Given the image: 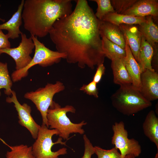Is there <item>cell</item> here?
I'll return each instance as SVG.
<instances>
[{
	"label": "cell",
	"instance_id": "cell-15",
	"mask_svg": "<svg viewBox=\"0 0 158 158\" xmlns=\"http://www.w3.org/2000/svg\"><path fill=\"white\" fill-rule=\"evenodd\" d=\"M99 32L101 37L104 36L121 48L125 49V40L119 26L101 20Z\"/></svg>",
	"mask_w": 158,
	"mask_h": 158
},
{
	"label": "cell",
	"instance_id": "cell-27",
	"mask_svg": "<svg viewBox=\"0 0 158 158\" xmlns=\"http://www.w3.org/2000/svg\"><path fill=\"white\" fill-rule=\"evenodd\" d=\"M138 0H111V4L116 13L122 14L130 8Z\"/></svg>",
	"mask_w": 158,
	"mask_h": 158
},
{
	"label": "cell",
	"instance_id": "cell-10",
	"mask_svg": "<svg viewBox=\"0 0 158 158\" xmlns=\"http://www.w3.org/2000/svg\"><path fill=\"white\" fill-rule=\"evenodd\" d=\"M11 96V97L9 96L6 97V102L14 104V106L18 113L19 124L27 128L32 138L36 139L41 126L35 122L32 116L31 107L25 103L21 104L18 101L16 93L14 91H12Z\"/></svg>",
	"mask_w": 158,
	"mask_h": 158
},
{
	"label": "cell",
	"instance_id": "cell-11",
	"mask_svg": "<svg viewBox=\"0 0 158 158\" xmlns=\"http://www.w3.org/2000/svg\"><path fill=\"white\" fill-rule=\"evenodd\" d=\"M139 91L147 100L151 102L158 98V73L154 70L145 69L140 76Z\"/></svg>",
	"mask_w": 158,
	"mask_h": 158
},
{
	"label": "cell",
	"instance_id": "cell-30",
	"mask_svg": "<svg viewBox=\"0 0 158 158\" xmlns=\"http://www.w3.org/2000/svg\"><path fill=\"white\" fill-rule=\"evenodd\" d=\"M105 70V68L103 64H101L98 66L92 81L97 84L98 83L101 81L102 76L104 74Z\"/></svg>",
	"mask_w": 158,
	"mask_h": 158
},
{
	"label": "cell",
	"instance_id": "cell-8",
	"mask_svg": "<svg viewBox=\"0 0 158 158\" xmlns=\"http://www.w3.org/2000/svg\"><path fill=\"white\" fill-rule=\"evenodd\" d=\"M113 135L111 143L118 150L121 158H135L141 152L139 142L134 138L129 139L127 131L123 121L115 122L112 126Z\"/></svg>",
	"mask_w": 158,
	"mask_h": 158
},
{
	"label": "cell",
	"instance_id": "cell-20",
	"mask_svg": "<svg viewBox=\"0 0 158 158\" xmlns=\"http://www.w3.org/2000/svg\"><path fill=\"white\" fill-rule=\"evenodd\" d=\"M154 50L153 47L142 36L138 56L137 62L140 65L142 71L146 69L154 70L152 65Z\"/></svg>",
	"mask_w": 158,
	"mask_h": 158
},
{
	"label": "cell",
	"instance_id": "cell-4",
	"mask_svg": "<svg viewBox=\"0 0 158 158\" xmlns=\"http://www.w3.org/2000/svg\"><path fill=\"white\" fill-rule=\"evenodd\" d=\"M113 106L124 115H133L152 105L131 84L120 86L111 97Z\"/></svg>",
	"mask_w": 158,
	"mask_h": 158
},
{
	"label": "cell",
	"instance_id": "cell-29",
	"mask_svg": "<svg viewBox=\"0 0 158 158\" xmlns=\"http://www.w3.org/2000/svg\"><path fill=\"white\" fill-rule=\"evenodd\" d=\"M83 139L85 150L84 154L81 158H91L92 156L95 154L94 147L85 134L83 135Z\"/></svg>",
	"mask_w": 158,
	"mask_h": 158
},
{
	"label": "cell",
	"instance_id": "cell-34",
	"mask_svg": "<svg viewBox=\"0 0 158 158\" xmlns=\"http://www.w3.org/2000/svg\"><path fill=\"white\" fill-rule=\"evenodd\" d=\"M1 6V5H0V7Z\"/></svg>",
	"mask_w": 158,
	"mask_h": 158
},
{
	"label": "cell",
	"instance_id": "cell-33",
	"mask_svg": "<svg viewBox=\"0 0 158 158\" xmlns=\"http://www.w3.org/2000/svg\"><path fill=\"white\" fill-rule=\"evenodd\" d=\"M0 20H1L3 22H4L5 21V20L1 18H0Z\"/></svg>",
	"mask_w": 158,
	"mask_h": 158
},
{
	"label": "cell",
	"instance_id": "cell-5",
	"mask_svg": "<svg viewBox=\"0 0 158 158\" xmlns=\"http://www.w3.org/2000/svg\"><path fill=\"white\" fill-rule=\"evenodd\" d=\"M35 44V54L30 63L24 68L16 70L12 73L11 78L15 83L21 80L28 75L29 70L37 65L47 67L59 63L62 59H65L66 54L53 51L46 47L38 39L37 37L31 35Z\"/></svg>",
	"mask_w": 158,
	"mask_h": 158
},
{
	"label": "cell",
	"instance_id": "cell-18",
	"mask_svg": "<svg viewBox=\"0 0 158 158\" xmlns=\"http://www.w3.org/2000/svg\"><path fill=\"white\" fill-rule=\"evenodd\" d=\"M145 135L155 145L158 150V118L153 110L147 114L142 124Z\"/></svg>",
	"mask_w": 158,
	"mask_h": 158
},
{
	"label": "cell",
	"instance_id": "cell-28",
	"mask_svg": "<svg viewBox=\"0 0 158 158\" xmlns=\"http://www.w3.org/2000/svg\"><path fill=\"white\" fill-rule=\"evenodd\" d=\"M79 90L89 95L93 96L96 98L99 97L97 84L92 80L87 84H83Z\"/></svg>",
	"mask_w": 158,
	"mask_h": 158
},
{
	"label": "cell",
	"instance_id": "cell-13",
	"mask_svg": "<svg viewBox=\"0 0 158 158\" xmlns=\"http://www.w3.org/2000/svg\"><path fill=\"white\" fill-rule=\"evenodd\" d=\"M119 26L134 57L137 61L138 56L141 44L142 35L137 27L134 25L122 24Z\"/></svg>",
	"mask_w": 158,
	"mask_h": 158
},
{
	"label": "cell",
	"instance_id": "cell-3",
	"mask_svg": "<svg viewBox=\"0 0 158 158\" xmlns=\"http://www.w3.org/2000/svg\"><path fill=\"white\" fill-rule=\"evenodd\" d=\"M76 109L73 106L66 105L63 107L53 101L47 113V124L51 129H55L59 132V136L64 140H68L70 134L73 133L83 134L82 128L87 123L83 121L75 123L72 122L66 115L68 112L74 113Z\"/></svg>",
	"mask_w": 158,
	"mask_h": 158
},
{
	"label": "cell",
	"instance_id": "cell-9",
	"mask_svg": "<svg viewBox=\"0 0 158 158\" xmlns=\"http://www.w3.org/2000/svg\"><path fill=\"white\" fill-rule=\"evenodd\" d=\"M20 35L21 41L17 47L0 50V55L6 54L14 60L16 70L24 68L30 63L32 59L30 55L35 47L31 37L28 38L25 34L23 32Z\"/></svg>",
	"mask_w": 158,
	"mask_h": 158
},
{
	"label": "cell",
	"instance_id": "cell-6",
	"mask_svg": "<svg viewBox=\"0 0 158 158\" xmlns=\"http://www.w3.org/2000/svg\"><path fill=\"white\" fill-rule=\"evenodd\" d=\"M46 126H41L37 138L32 146V151L35 158H59L60 155L67 153V149L63 147L54 152L51 148L55 144L66 145V141L63 142L62 138L59 137L55 142L52 140L53 136L59 135V132L55 129H49Z\"/></svg>",
	"mask_w": 158,
	"mask_h": 158
},
{
	"label": "cell",
	"instance_id": "cell-2",
	"mask_svg": "<svg viewBox=\"0 0 158 158\" xmlns=\"http://www.w3.org/2000/svg\"><path fill=\"white\" fill-rule=\"evenodd\" d=\"M71 0H24L22 13L24 27L37 37L49 34L55 22L72 12Z\"/></svg>",
	"mask_w": 158,
	"mask_h": 158
},
{
	"label": "cell",
	"instance_id": "cell-32",
	"mask_svg": "<svg viewBox=\"0 0 158 158\" xmlns=\"http://www.w3.org/2000/svg\"><path fill=\"white\" fill-rule=\"evenodd\" d=\"M154 158H158V151L157 150V152Z\"/></svg>",
	"mask_w": 158,
	"mask_h": 158
},
{
	"label": "cell",
	"instance_id": "cell-19",
	"mask_svg": "<svg viewBox=\"0 0 158 158\" xmlns=\"http://www.w3.org/2000/svg\"><path fill=\"white\" fill-rule=\"evenodd\" d=\"M111 67L115 84L120 86L132 84L131 79L124 65L123 59H116L111 60Z\"/></svg>",
	"mask_w": 158,
	"mask_h": 158
},
{
	"label": "cell",
	"instance_id": "cell-22",
	"mask_svg": "<svg viewBox=\"0 0 158 158\" xmlns=\"http://www.w3.org/2000/svg\"><path fill=\"white\" fill-rule=\"evenodd\" d=\"M102 48L105 57L111 61L116 59H123L126 56L125 49L112 42L104 36L101 37Z\"/></svg>",
	"mask_w": 158,
	"mask_h": 158
},
{
	"label": "cell",
	"instance_id": "cell-26",
	"mask_svg": "<svg viewBox=\"0 0 158 158\" xmlns=\"http://www.w3.org/2000/svg\"><path fill=\"white\" fill-rule=\"evenodd\" d=\"M95 154L97 158H121L118 150L115 147L110 150L103 149L98 146L94 147Z\"/></svg>",
	"mask_w": 158,
	"mask_h": 158
},
{
	"label": "cell",
	"instance_id": "cell-17",
	"mask_svg": "<svg viewBox=\"0 0 158 158\" xmlns=\"http://www.w3.org/2000/svg\"><path fill=\"white\" fill-rule=\"evenodd\" d=\"M152 17H145V21L137 27L142 36L154 49L158 42V27L154 22Z\"/></svg>",
	"mask_w": 158,
	"mask_h": 158
},
{
	"label": "cell",
	"instance_id": "cell-12",
	"mask_svg": "<svg viewBox=\"0 0 158 158\" xmlns=\"http://www.w3.org/2000/svg\"><path fill=\"white\" fill-rule=\"evenodd\" d=\"M122 14L137 17L158 16V1L157 0H140Z\"/></svg>",
	"mask_w": 158,
	"mask_h": 158
},
{
	"label": "cell",
	"instance_id": "cell-24",
	"mask_svg": "<svg viewBox=\"0 0 158 158\" xmlns=\"http://www.w3.org/2000/svg\"><path fill=\"white\" fill-rule=\"evenodd\" d=\"M11 151H8L6 158H35L32 151V146L21 144L10 147Z\"/></svg>",
	"mask_w": 158,
	"mask_h": 158
},
{
	"label": "cell",
	"instance_id": "cell-21",
	"mask_svg": "<svg viewBox=\"0 0 158 158\" xmlns=\"http://www.w3.org/2000/svg\"><path fill=\"white\" fill-rule=\"evenodd\" d=\"M145 17L134 16L114 12L107 14L102 20L119 26L122 24L140 25L145 21Z\"/></svg>",
	"mask_w": 158,
	"mask_h": 158
},
{
	"label": "cell",
	"instance_id": "cell-7",
	"mask_svg": "<svg viewBox=\"0 0 158 158\" xmlns=\"http://www.w3.org/2000/svg\"><path fill=\"white\" fill-rule=\"evenodd\" d=\"M65 88L63 84L57 81L54 83H48L44 87L25 94L24 98L32 101L40 112L42 118V125L49 128L47 118L48 110L53 101L54 95L63 91Z\"/></svg>",
	"mask_w": 158,
	"mask_h": 158
},
{
	"label": "cell",
	"instance_id": "cell-1",
	"mask_svg": "<svg viewBox=\"0 0 158 158\" xmlns=\"http://www.w3.org/2000/svg\"><path fill=\"white\" fill-rule=\"evenodd\" d=\"M76 3L71 13L57 20L49 34L56 51L66 55L67 63L93 70L103 64L105 57L99 32L101 20L87 0Z\"/></svg>",
	"mask_w": 158,
	"mask_h": 158
},
{
	"label": "cell",
	"instance_id": "cell-25",
	"mask_svg": "<svg viewBox=\"0 0 158 158\" xmlns=\"http://www.w3.org/2000/svg\"><path fill=\"white\" fill-rule=\"evenodd\" d=\"M96 2L97 7L95 15L99 20H102L104 17L111 13L115 12L110 0H92Z\"/></svg>",
	"mask_w": 158,
	"mask_h": 158
},
{
	"label": "cell",
	"instance_id": "cell-31",
	"mask_svg": "<svg viewBox=\"0 0 158 158\" xmlns=\"http://www.w3.org/2000/svg\"><path fill=\"white\" fill-rule=\"evenodd\" d=\"M7 35L4 34L2 30H0V50L10 48L11 44Z\"/></svg>",
	"mask_w": 158,
	"mask_h": 158
},
{
	"label": "cell",
	"instance_id": "cell-23",
	"mask_svg": "<svg viewBox=\"0 0 158 158\" xmlns=\"http://www.w3.org/2000/svg\"><path fill=\"white\" fill-rule=\"evenodd\" d=\"M12 85L13 81L9 74L7 63L0 62V90L4 88L5 94L11 95ZM1 95L0 91V96Z\"/></svg>",
	"mask_w": 158,
	"mask_h": 158
},
{
	"label": "cell",
	"instance_id": "cell-14",
	"mask_svg": "<svg viewBox=\"0 0 158 158\" xmlns=\"http://www.w3.org/2000/svg\"><path fill=\"white\" fill-rule=\"evenodd\" d=\"M125 41L126 56L123 59V62L131 79L132 84L139 90L141 86L140 76L142 70L134 57L127 42Z\"/></svg>",
	"mask_w": 158,
	"mask_h": 158
},
{
	"label": "cell",
	"instance_id": "cell-16",
	"mask_svg": "<svg viewBox=\"0 0 158 158\" xmlns=\"http://www.w3.org/2000/svg\"><path fill=\"white\" fill-rule=\"evenodd\" d=\"M24 0L21 1L18 5L17 11L12 15L8 21L0 24V30L7 31V35L8 38L14 39L19 37L22 33L20 30V27L22 23V11Z\"/></svg>",
	"mask_w": 158,
	"mask_h": 158
}]
</instances>
